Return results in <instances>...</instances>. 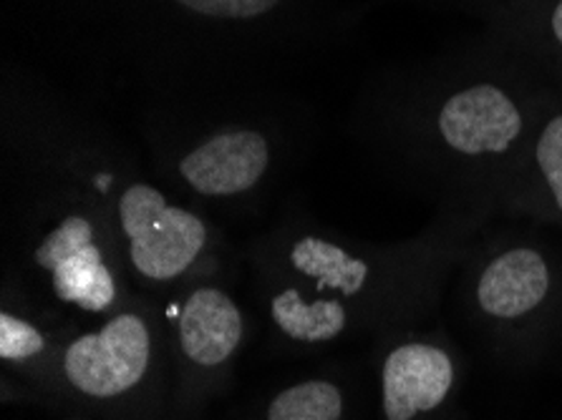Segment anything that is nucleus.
<instances>
[{"label":"nucleus","instance_id":"1","mask_svg":"<svg viewBox=\"0 0 562 420\" xmlns=\"http://www.w3.org/2000/svg\"><path fill=\"white\" fill-rule=\"evenodd\" d=\"M119 219L130 242L134 270L147 280L180 277L207 242L202 219L172 207L165 194L149 184H132L122 194Z\"/></svg>","mask_w":562,"mask_h":420},{"label":"nucleus","instance_id":"2","mask_svg":"<svg viewBox=\"0 0 562 420\" xmlns=\"http://www.w3.org/2000/svg\"><path fill=\"white\" fill-rule=\"evenodd\" d=\"M149 357L147 322L134 313H122L99 332L74 340L64 355V371L76 390L91 398H114L144 378Z\"/></svg>","mask_w":562,"mask_h":420},{"label":"nucleus","instance_id":"3","mask_svg":"<svg viewBox=\"0 0 562 420\" xmlns=\"http://www.w3.org/2000/svg\"><path fill=\"white\" fill-rule=\"evenodd\" d=\"M33 260L48 272L50 287L64 303L87 313H101L114 303L116 285L112 270L106 268L87 217L71 214L58 222L36 247Z\"/></svg>","mask_w":562,"mask_h":420},{"label":"nucleus","instance_id":"4","mask_svg":"<svg viewBox=\"0 0 562 420\" xmlns=\"http://www.w3.org/2000/svg\"><path fill=\"white\" fill-rule=\"evenodd\" d=\"M439 132L451 149L467 157L502 154L522 132V116L505 91L480 83L454 93L441 106Z\"/></svg>","mask_w":562,"mask_h":420},{"label":"nucleus","instance_id":"5","mask_svg":"<svg viewBox=\"0 0 562 420\" xmlns=\"http://www.w3.org/2000/svg\"><path fill=\"white\" fill-rule=\"evenodd\" d=\"M270 164L266 136L250 128H229L210 136L180 164L184 182L204 196H233L252 190Z\"/></svg>","mask_w":562,"mask_h":420},{"label":"nucleus","instance_id":"6","mask_svg":"<svg viewBox=\"0 0 562 420\" xmlns=\"http://www.w3.org/2000/svg\"><path fill=\"white\" fill-rule=\"evenodd\" d=\"M381 385L386 420H414L447 400L454 385V363L441 348L406 342L389 353Z\"/></svg>","mask_w":562,"mask_h":420},{"label":"nucleus","instance_id":"7","mask_svg":"<svg viewBox=\"0 0 562 420\" xmlns=\"http://www.w3.org/2000/svg\"><path fill=\"white\" fill-rule=\"evenodd\" d=\"M550 293V270L540 252L509 250L492 260L476 282V303L490 317L517 320L544 303Z\"/></svg>","mask_w":562,"mask_h":420},{"label":"nucleus","instance_id":"8","mask_svg":"<svg viewBox=\"0 0 562 420\" xmlns=\"http://www.w3.org/2000/svg\"><path fill=\"white\" fill-rule=\"evenodd\" d=\"M180 340L194 363L215 367L235 353L243 340V315L220 290L204 287L187 297L180 315Z\"/></svg>","mask_w":562,"mask_h":420},{"label":"nucleus","instance_id":"9","mask_svg":"<svg viewBox=\"0 0 562 420\" xmlns=\"http://www.w3.org/2000/svg\"><path fill=\"white\" fill-rule=\"evenodd\" d=\"M291 262L297 272L315 280L321 287L338 290L344 295L361 293L366 280H369V268L363 260H356L344 247L318 237L297 239Z\"/></svg>","mask_w":562,"mask_h":420},{"label":"nucleus","instance_id":"10","mask_svg":"<svg viewBox=\"0 0 562 420\" xmlns=\"http://www.w3.org/2000/svg\"><path fill=\"white\" fill-rule=\"evenodd\" d=\"M270 315L288 338L301 342H326L338 338L346 328V310L338 299H305L295 290L272 297Z\"/></svg>","mask_w":562,"mask_h":420},{"label":"nucleus","instance_id":"11","mask_svg":"<svg viewBox=\"0 0 562 420\" xmlns=\"http://www.w3.org/2000/svg\"><path fill=\"white\" fill-rule=\"evenodd\" d=\"M344 396L328 381H305L270 402L268 420H340Z\"/></svg>","mask_w":562,"mask_h":420},{"label":"nucleus","instance_id":"12","mask_svg":"<svg viewBox=\"0 0 562 420\" xmlns=\"http://www.w3.org/2000/svg\"><path fill=\"white\" fill-rule=\"evenodd\" d=\"M46 340L36 325L21 320L11 313L0 315V357L8 363H23L44 350Z\"/></svg>","mask_w":562,"mask_h":420},{"label":"nucleus","instance_id":"13","mask_svg":"<svg viewBox=\"0 0 562 420\" xmlns=\"http://www.w3.org/2000/svg\"><path fill=\"white\" fill-rule=\"evenodd\" d=\"M538 164L550 186L552 200L562 212V116H555L544 126L538 141Z\"/></svg>","mask_w":562,"mask_h":420},{"label":"nucleus","instance_id":"14","mask_svg":"<svg viewBox=\"0 0 562 420\" xmlns=\"http://www.w3.org/2000/svg\"><path fill=\"white\" fill-rule=\"evenodd\" d=\"M177 3L210 19L245 21L272 11L280 0H177Z\"/></svg>","mask_w":562,"mask_h":420},{"label":"nucleus","instance_id":"15","mask_svg":"<svg viewBox=\"0 0 562 420\" xmlns=\"http://www.w3.org/2000/svg\"><path fill=\"white\" fill-rule=\"evenodd\" d=\"M552 33H555V38L562 43V0L555 8V13H552Z\"/></svg>","mask_w":562,"mask_h":420}]
</instances>
